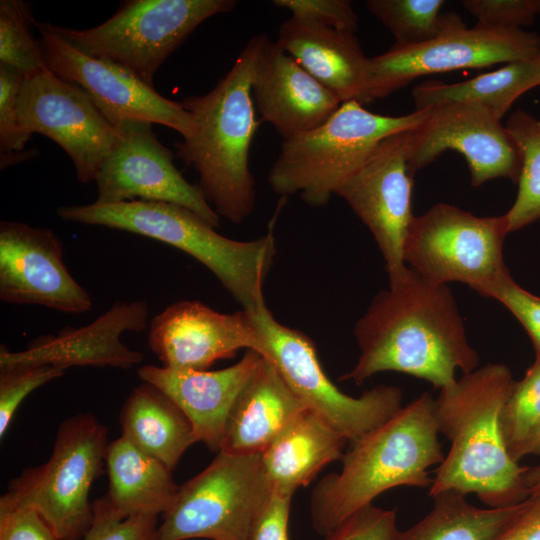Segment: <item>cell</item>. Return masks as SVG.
I'll use <instances>...</instances> for the list:
<instances>
[{
  "instance_id": "cell-1",
  "label": "cell",
  "mask_w": 540,
  "mask_h": 540,
  "mask_svg": "<svg viewBox=\"0 0 540 540\" xmlns=\"http://www.w3.org/2000/svg\"><path fill=\"white\" fill-rule=\"evenodd\" d=\"M354 335L360 354L339 380L356 385L394 371L441 390L456 382L458 372L470 373L480 362L449 286L429 282L408 266L375 295Z\"/></svg>"
},
{
  "instance_id": "cell-2",
  "label": "cell",
  "mask_w": 540,
  "mask_h": 540,
  "mask_svg": "<svg viewBox=\"0 0 540 540\" xmlns=\"http://www.w3.org/2000/svg\"><path fill=\"white\" fill-rule=\"evenodd\" d=\"M514 384L506 365L490 363L439 390L435 416L450 449L435 469L428 489L432 498L452 491L475 494L488 507L518 504L524 471L511 456L502 428Z\"/></svg>"
},
{
  "instance_id": "cell-3",
  "label": "cell",
  "mask_w": 540,
  "mask_h": 540,
  "mask_svg": "<svg viewBox=\"0 0 540 540\" xmlns=\"http://www.w3.org/2000/svg\"><path fill=\"white\" fill-rule=\"evenodd\" d=\"M434 404L425 392L351 444L340 472L325 476L311 493L312 526L318 534L327 536L387 490L430 488L429 468L445 457Z\"/></svg>"
},
{
  "instance_id": "cell-4",
  "label": "cell",
  "mask_w": 540,
  "mask_h": 540,
  "mask_svg": "<svg viewBox=\"0 0 540 540\" xmlns=\"http://www.w3.org/2000/svg\"><path fill=\"white\" fill-rule=\"evenodd\" d=\"M266 37L253 36L210 92L181 101L193 131L175 144L176 155L197 172L198 186L219 217L235 224L247 219L255 207L249 151L261 121L255 116L251 86Z\"/></svg>"
},
{
  "instance_id": "cell-5",
  "label": "cell",
  "mask_w": 540,
  "mask_h": 540,
  "mask_svg": "<svg viewBox=\"0 0 540 540\" xmlns=\"http://www.w3.org/2000/svg\"><path fill=\"white\" fill-rule=\"evenodd\" d=\"M57 215L69 222L127 231L173 246L209 269L242 309L265 305L263 287L276 254L272 230L250 241L219 234L194 212L171 203L132 200L65 205Z\"/></svg>"
},
{
  "instance_id": "cell-6",
  "label": "cell",
  "mask_w": 540,
  "mask_h": 540,
  "mask_svg": "<svg viewBox=\"0 0 540 540\" xmlns=\"http://www.w3.org/2000/svg\"><path fill=\"white\" fill-rule=\"evenodd\" d=\"M428 113L388 116L343 102L319 127L283 140L268 182L277 194H299L309 206H324L384 138L416 127Z\"/></svg>"
},
{
  "instance_id": "cell-7",
  "label": "cell",
  "mask_w": 540,
  "mask_h": 540,
  "mask_svg": "<svg viewBox=\"0 0 540 540\" xmlns=\"http://www.w3.org/2000/svg\"><path fill=\"white\" fill-rule=\"evenodd\" d=\"M108 430L93 414L63 421L49 459L23 470L0 506L35 510L60 540H81L93 521L89 495L105 465Z\"/></svg>"
},
{
  "instance_id": "cell-8",
  "label": "cell",
  "mask_w": 540,
  "mask_h": 540,
  "mask_svg": "<svg viewBox=\"0 0 540 540\" xmlns=\"http://www.w3.org/2000/svg\"><path fill=\"white\" fill-rule=\"evenodd\" d=\"M236 4L235 0H130L93 28L55 29L79 51L113 62L153 87L159 67L198 26Z\"/></svg>"
},
{
  "instance_id": "cell-9",
  "label": "cell",
  "mask_w": 540,
  "mask_h": 540,
  "mask_svg": "<svg viewBox=\"0 0 540 540\" xmlns=\"http://www.w3.org/2000/svg\"><path fill=\"white\" fill-rule=\"evenodd\" d=\"M263 343L265 358L277 368L304 406L320 415L351 444L383 424L402 405V391L379 384L352 397L324 372L314 342L275 319L268 307L248 311Z\"/></svg>"
},
{
  "instance_id": "cell-10",
  "label": "cell",
  "mask_w": 540,
  "mask_h": 540,
  "mask_svg": "<svg viewBox=\"0 0 540 540\" xmlns=\"http://www.w3.org/2000/svg\"><path fill=\"white\" fill-rule=\"evenodd\" d=\"M272 489L261 454L218 452L203 471L179 486L156 540H248Z\"/></svg>"
},
{
  "instance_id": "cell-11",
  "label": "cell",
  "mask_w": 540,
  "mask_h": 540,
  "mask_svg": "<svg viewBox=\"0 0 540 540\" xmlns=\"http://www.w3.org/2000/svg\"><path fill=\"white\" fill-rule=\"evenodd\" d=\"M505 215L479 217L447 203L415 216L405 245V264L429 282H461L477 293L508 271L503 245Z\"/></svg>"
},
{
  "instance_id": "cell-12",
  "label": "cell",
  "mask_w": 540,
  "mask_h": 540,
  "mask_svg": "<svg viewBox=\"0 0 540 540\" xmlns=\"http://www.w3.org/2000/svg\"><path fill=\"white\" fill-rule=\"evenodd\" d=\"M538 56L540 36L537 33L478 24L449 31L415 46L394 44L368 60L364 105L389 96L421 76Z\"/></svg>"
},
{
  "instance_id": "cell-13",
  "label": "cell",
  "mask_w": 540,
  "mask_h": 540,
  "mask_svg": "<svg viewBox=\"0 0 540 540\" xmlns=\"http://www.w3.org/2000/svg\"><path fill=\"white\" fill-rule=\"evenodd\" d=\"M21 134H43L71 158L78 181H95L120 139L119 130L76 84L49 69L24 79L17 100Z\"/></svg>"
},
{
  "instance_id": "cell-14",
  "label": "cell",
  "mask_w": 540,
  "mask_h": 540,
  "mask_svg": "<svg viewBox=\"0 0 540 540\" xmlns=\"http://www.w3.org/2000/svg\"><path fill=\"white\" fill-rule=\"evenodd\" d=\"M34 25L47 68L79 86L112 125L145 121L167 126L182 139L191 135L192 118L181 102L163 97L119 65L79 51L60 36L55 25L36 20Z\"/></svg>"
},
{
  "instance_id": "cell-15",
  "label": "cell",
  "mask_w": 540,
  "mask_h": 540,
  "mask_svg": "<svg viewBox=\"0 0 540 540\" xmlns=\"http://www.w3.org/2000/svg\"><path fill=\"white\" fill-rule=\"evenodd\" d=\"M447 150L465 157L472 187L496 178L518 182L520 152L501 119L484 105L454 103L429 109L426 118L409 130L411 175Z\"/></svg>"
},
{
  "instance_id": "cell-16",
  "label": "cell",
  "mask_w": 540,
  "mask_h": 540,
  "mask_svg": "<svg viewBox=\"0 0 540 540\" xmlns=\"http://www.w3.org/2000/svg\"><path fill=\"white\" fill-rule=\"evenodd\" d=\"M409 130L384 138L335 193L371 232L389 280L407 269L404 245L415 217L411 209L414 176L408 168Z\"/></svg>"
},
{
  "instance_id": "cell-17",
  "label": "cell",
  "mask_w": 540,
  "mask_h": 540,
  "mask_svg": "<svg viewBox=\"0 0 540 540\" xmlns=\"http://www.w3.org/2000/svg\"><path fill=\"white\" fill-rule=\"evenodd\" d=\"M120 139L96 178L98 203L139 200L182 206L217 228L220 217L198 185L189 183L173 163V154L152 130V123L125 121Z\"/></svg>"
},
{
  "instance_id": "cell-18",
  "label": "cell",
  "mask_w": 540,
  "mask_h": 540,
  "mask_svg": "<svg viewBox=\"0 0 540 540\" xmlns=\"http://www.w3.org/2000/svg\"><path fill=\"white\" fill-rule=\"evenodd\" d=\"M63 253L62 241L53 230L1 221V301L71 314L91 310L92 298L69 273Z\"/></svg>"
},
{
  "instance_id": "cell-19",
  "label": "cell",
  "mask_w": 540,
  "mask_h": 540,
  "mask_svg": "<svg viewBox=\"0 0 540 540\" xmlns=\"http://www.w3.org/2000/svg\"><path fill=\"white\" fill-rule=\"evenodd\" d=\"M147 344L162 366L207 370L241 349L264 352L250 313L225 314L196 300L172 303L153 317Z\"/></svg>"
},
{
  "instance_id": "cell-20",
  "label": "cell",
  "mask_w": 540,
  "mask_h": 540,
  "mask_svg": "<svg viewBox=\"0 0 540 540\" xmlns=\"http://www.w3.org/2000/svg\"><path fill=\"white\" fill-rule=\"evenodd\" d=\"M149 307L145 301L115 302L88 325L66 327L56 335H45L21 351L0 348V369L26 365H51L129 369L144 356L121 341L128 331L139 332L148 325Z\"/></svg>"
},
{
  "instance_id": "cell-21",
  "label": "cell",
  "mask_w": 540,
  "mask_h": 540,
  "mask_svg": "<svg viewBox=\"0 0 540 540\" xmlns=\"http://www.w3.org/2000/svg\"><path fill=\"white\" fill-rule=\"evenodd\" d=\"M252 96L262 122L290 139L326 122L341 100L267 36L257 57Z\"/></svg>"
},
{
  "instance_id": "cell-22",
  "label": "cell",
  "mask_w": 540,
  "mask_h": 540,
  "mask_svg": "<svg viewBox=\"0 0 540 540\" xmlns=\"http://www.w3.org/2000/svg\"><path fill=\"white\" fill-rule=\"evenodd\" d=\"M262 358L257 351L247 350L237 363L220 370L145 365L137 373L183 411L198 442L219 452L232 408Z\"/></svg>"
},
{
  "instance_id": "cell-23",
  "label": "cell",
  "mask_w": 540,
  "mask_h": 540,
  "mask_svg": "<svg viewBox=\"0 0 540 540\" xmlns=\"http://www.w3.org/2000/svg\"><path fill=\"white\" fill-rule=\"evenodd\" d=\"M277 44L341 102L364 105L368 60L355 33L290 17Z\"/></svg>"
},
{
  "instance_id": "cell-24",
  "label": "cell",
  "mask_w": 540,
  "mask_h": 540,
  "mask_svg": "<svg viewBox=\"0 0 540 540\" xmlns=\"http://www.w3.org/2000/svg\"><path fill=\"white\" fill-rule=\"evenodd\" d=\"M305 409L263 356L232 408L219 452L261 454Z\"/></svg>"
},
{
  "instance_id": "cell-25",
  "label": "cell",
  "mask_w": 540,
  "mask_h": 540,
  "mask_svg": "<svg viewBox=\"0 0 540 540\" xmlns=\"http://www.w3.org/2000/svg\"><path fill=\"white\" fill-rule=\"evenodd\" d=\"M346 442L325 419L305 409L261 453L263 468L272 487L294 494L341 460Z\"/></svg>"
},
{
  "instance_id": "cell-26",
  "label": "cell",
  "mask_w": 540,
  "mask_h": 540,
  "mask_svg": "<svg viewBox=\"0 0 540 540\" xmlns=\"http://www.w3.org/2000/svg\"><path fill=\"white\" fill-rule=\"evenodd\" d=\"M105 466L109 487L102 499L119 517L159 516L171 507L179 488L172 470L124 436L109 442Z\"/></svg>"
},
{
  "instance_id": "cell-27",
  "label": "cell",
  "mask_w": 540,
  "mask_h": 540,
  "mask_svg": "<svg viewBox=\"0 0 540 540\" xmlns=\"http://www.w3.org/2000/svg\"><path fill=\"white\" fill-rule=\"evenodd\" d=\"M122 436L173 470L198 442L183 411L162 391L143 382L125 400L120 413Z\"/></svg>"
},
{
  "instance_id": "cell-28",
  "label": "cell",
  "mask_w": 540,
  "mask_h": 540,
  "mask_svg": "<svg viewBox=\"0 0 540 540\" xmlns=\"http://www.w3.org/2000/svg\"><path fill=\"white\" fill-rule=\"evenodd\" d=\"M540 85V56L457 83L428 80L412 90L416 111L454 103H478L499 119L525 92Z\"/></svg>"
},
{
  "instance_id": "cell-29",
  "label": "cell",
  "mask_w": 540,
  "mask_h": 540,
  "mask_svg": "<svg viewBox=\"0 0 540 540\" xmlns=\"http://www.w3.org/2000/svg\"><path fill=\"white\" fill-rule=\"evenodd\" d=\"M433 500L432 509L409 529L399 531L396 540H495L522 506L481 508L452 491Z\"/></svg>"
},
{
  "instance_id": "cell-30",
  "label": "cell",
  "mask_w": 540,
  "mask_h": 540,
  "mask_svg": "<svg viewBox=\"0 0 540 540\" xmlns=\"http://www.w3.org/2000/svg\"><path fill=\"white\" fill-rule=\"evenodd\" d=\"M442 0H369L370 12L392 33L397 46H415L465 27L455 13H441Z\"/></svg>"
},
{
  "instance_id": "cell-31",
  "label": "cell",
  "mask_w": 540,
  "mask_h": 540,
  "mask_svg": "<svg viewBox=\"0 0 540 540\" xmlns=\"http://www.w3.org/2000/svg\"><path fill=\"white\" fill-rule=\"evenodd\" d=\"M505 126L522 159L518 192L504 214L510 233L540 219V118L520 109L508 117Z\"/></svg>"
},
{
  "instance_id": "cell-32",
  "label": "cell",
  "mask_w": 540,
  "mask_h": 540,
  "mask_svg": "<svg viewBox=\"0 0 540 540\" xmlns=\"http://www.w3.org/2000/svg\"><path fill=\"white\" fill-rule=\"evenodd\" d=\"M35 19L21 0L0 1V65L24 78L46 69L39 41L32 34Z\"/></svg>"
},
{
  "instance_id": "cell-33",
  "label": "cell",
  "mask_w": 540,
  "mask_h": 540,
  "mask_svg": "<svg viewBox=\"0 0 540 540\" xmlns=\"http://www.w3.org/2000/svg\"><path fill=\"white\" fill-rule=\"evenodd\" d=\"M502 428L513 458L540 428V358L515 382L503 408Z\"/></svg>"
},
{
  "instance_id": "cell-34",
  "label": "cell",
  "mask_w": 540,
  "mask_h": 540,
  "mask_svg": "<svg viewBox=\"0 0 540 540\" xmlns=\"http://www.w3.org/2000/svg\"><path fill=\"white\" fill-rule=\"evenodd\" d=\"M65 369L26 365L0 369V437L3 438L22 401L32 391L61 377Z\"/></svg>"
},
{
  "instance_id": "cell-35",
  "label": "cell",
  "mask_w": 540,
  "mask_h": 540,
  "mask_svg": "<svg viewBox=\"0 0 540 540\" xmlns=\"http://www.w3.org/2000/svg\"><path fill=\"white\" fill-rule=\"evenodd\" d=\"M504 305L522 324L540 358V297L518 285L509 270L479 292Z\"/></svg>"
},
{
  "instance_id": "cell-36",
  "label": "cell",
  "mask_w": 540,
  "mask_h": 540,
  "mask_svg": "<svg viewBox=\"0 0 540 540\" xmlns=\"http://www.w3.org/2000/svg\"><path fill=\"white\" fill-rule=\"evenodd\" d=\"M93 521L81 540H156L158 516L121 518L102 498L93 502Z\"/></svg>"
},
{
  "instance_id": "cell-37",
  "label": "cell",
  "mask_w": 540,
  "mask_h": 540,
  "mask_svg": "<svg viewBox=\"0 0 540 540\" xmlns=\"http://www.w3.org/2000/svg\"><path fill=\"white\" fill-rule=\"evenodd\" d=\"M462 5L478 25L492 28L523 29L540 14V0H464Z\"/></svg>"
},
{
  "instance_id": "cell-38",
  "label": "cell",
  "mask_w": 540,
  "mask_h": 540,
  "mask_svg": "<svg viewBox=\"0 0 540 540\" xmlns=\"http://www.w3.org/2000/svg\"><path fill=\"white\" fill-rule=\"evenodd\" d=\"M273 4L309 23L352 33L358 27V16L347 0H275Z\"/></svg>"
},
{
  "instance_id": "cell-39",
  "label": "cell",
  "mask_w": 540,
  "mask_h": 540,
  "mask_svg": "<svg viewBox=\"0 0 540 540\" xmlns=\"http://www.w3.org/2000/svg\"><path fill=\"white\" fill-rule=\"evenodd\" d=\"M399 531L395 510L371 504L344 521L325 540H396Z\"/></svg>"
},
{
  "instance_id": "cell-40",
  "label": "cell",
  "mask_w": 540,
  "mask_h": 540,
  "mask_svg": "<svg viewBox=\"0 0 540 540\" xmlns=\"http://www.w3.org/2000/svg\"><path fill=\"white\" fill-rule=\"evenodd\" d=\"M24 77L0 65V150L1 155L21 152L27 140L17 119V100Z\"/></svg>"
},
{
  "instance_id": "cell-41",
  "label": "cell",
  "mask_w": 540,
  "mask_h": 540,
  "mask_svg": "<svg viewBox=\"0 0 540 540\" xmlns=\"http://www.w3.org/2000/svg\"><path fill=\"white\" fill-rule=\"evenodd\" d=\"M293 495L273 487L251 524L248 540H289L288 520Z\"/></svg>"
},
{
  "instance_id": "cell-42",
  "label": "cell",
  "mask_w": 540,
  "mask_h": 540,
  "mask_svg": "<svg viewBox=\"0 0 540 540\" xmlns=\"http://www.w3.org/2000/svg\"><path fill=\"white\" fill-rule=\"evenodd\" d=\"M0 540H60L33 509L0 506Z\"/></svg>"
},
{
  "instance_id": "cell-43",
  "label": "cell",
  "mask_w": 540,
  "mask_h": 540,
  "mask_svg": "<svg viewBox=\"0 0 540 540\" xmlns=\"http://www.w3.org/2000/svg\"><path fill=\"white\" fill-rule=\"evenodd\" d=\"M495 540H540V497L531 504H522Z\"/></svg>"
},
{
  "instance_id": "cell-44",
  "label": "cell",
  "mask_w": 540,
  "mask_h": 540,
  "mask_svg": "<svg viewBox=\"0 0 540 540\" xmlns=\"http://www.w3.org/2000/svg\"><path fill=\"white\" fill-rule=\"evenodd\" d=\"M528 452H540V428L534 435L517 451L514 459L517 461L520 455Z\"/></svg>"
}]
</instances>
